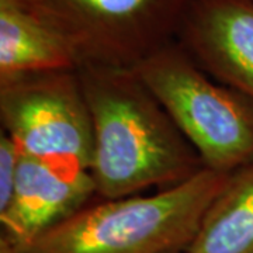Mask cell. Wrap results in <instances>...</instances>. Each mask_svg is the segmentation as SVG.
<instances>
[{
    "label": "cell",
    "instance_id": "obj_8",
    "mask_svg": "<svg viewBox=\"0 0 253 253\" xmlns=\"http://www.w3.org/2000/svg\"><path fill=\"white\" fill-rule=\"evenodd\" d=\"M82 65L79 46L44 0H0V83Z\"/></svg>",
    "mask_w": 253,
    "mask_h": 253
},
{
    "label": "cell",
    "instance_id": "obj_2",
    "mask_svg": "<svg viewBox=\"0 0 253 253\" xmlns=\"http://www.w3.org/2000/svg\"><path fill=\"white\" fill-rule=\"evenodd\" d=\"M229 174L201 170L172 189L94 199L21 253H183Z\"/></svg>",
    "mask_w": 253,
    "mask_h": 253
},
{
    "label": "cell",
    "instance_id": "obj_7",
    "mask_svg": "<svg viewBox=\"0 0 253 253\" xmlns=\"http://www.w3.org/2000/svg\"><path fill=\"white\" fill-rule=\"evenodd\" d=\"M176 41L211 78L253 100V0H191Z\"/></svg>",
    "mask_w": 253,
    "mask_h": 253
},
{
    "label": "cell",
    "instance_id": "obj_5",
    "mask_svg": "<svg viewBox=\"0 0 253 253\" xmlns=\"http://www.w3.org/2000/svg\"><path fill=\"white\" fill-rule=\"evenodd\" d=\"M79 46L83 65L134 68L176 40L191 0H44Z\"/></svg>",
    "mask_w": 253,
    "mask_h": 253
},
{
    "label": "cell",
    "instance_id": "obj_11",
    "mask_svg": "<svg viewBox=\"0 0 253 253\" xmlns=\"http://www.w3.org/2000/svg\"><path fill=\"white\" fill-rule=\"evenodd\" d=\"M183 253H186V252H183Z\"/></svg>",
    "mask_w": 253,
    "mask_h": 253
},
{
    "label": "cell",
    "instance_id": "obj_4",
    "mask_svg": "<svg viewBox=\"0 0 253 253\" xmlns=\"http://www.w3.org/2000/svg\"><path fill=\"white\" fill-rule=\"evenodd\" d=\"M0 121L23 155L89 172L93 126L78 69L0 83Z\"/></svg>",
    "mask_w": 253,
    "mask_h": 253
},
{
    "label": "cell",
    "instance_id": "obj_9",
    "mask_svg": "<svg viewBox=\"0 0 253 253\" xmlns=\"http://www.w3.org/2000/svg\"><path fill=\"white\" fill-rule=\"evenodd\" d=\"M186 253H253V161L229 174Z\"/></svg>",
    "mask_w": 253,
    "mask_h": 253
},
{
    "label": "cell",
    "instance_id": "obj_10",
    "mask_svg": "<svg viewBox=\"0 0 253 253\" xmlns=\"http://www.w3.org/2000/svg\"><path fill=\"white\" fill-rule=\"evenodd\" d=\"M21 151L6 132L0 134V211L9 206L17 183Z\"/></svg>",
    "mask_w": 253,
    "mask_h": 253
},
{
    "label": "cell",
    "instance_id": "obj_1",
    "mask_svg": "<svg viewBox=\"0 0 253 253\" xmlns=\"http://www.w3.org/2000/svg\"><path fill=\"white\" fill-rule=\"evenodd\" d=\"M78 73L93 126L96 199L172 189L206 169L134 68L84 63Z\"/></svg>",
    "mask_w": 253,
    "mask_h": 253
},
{
    "label": "cell",
    "instance_id": "obj_3",
    "mask_svg": "<svg viewBox=\"0 0 253 253\" xmlns=\"http://www.w3.org/2000/svg\"><path fill=\"white\" fill-rule=\"evenodd\" d=\"M204 168L224 174L253 161V100L219 83L174 40L134 66Z\"/></svg>",
    "mask_w": 253,
    "mask_h": 253
},
{
    "label": "cell",
    "instance_id": "obj_6",
    "mask_svg": "<svg viewBox=\"0 0 253 253\" xmlns=\"http://www.w3.org/2000/svg\"><path fill=\"white\" fill-rule=\"evenodd\" d=\"M94 199L90 172L23 155L13 197L0 211V253H21Z\"/></svg>",
    "mask_w": 253,
    "mask_h": 253
}]
</instances>
